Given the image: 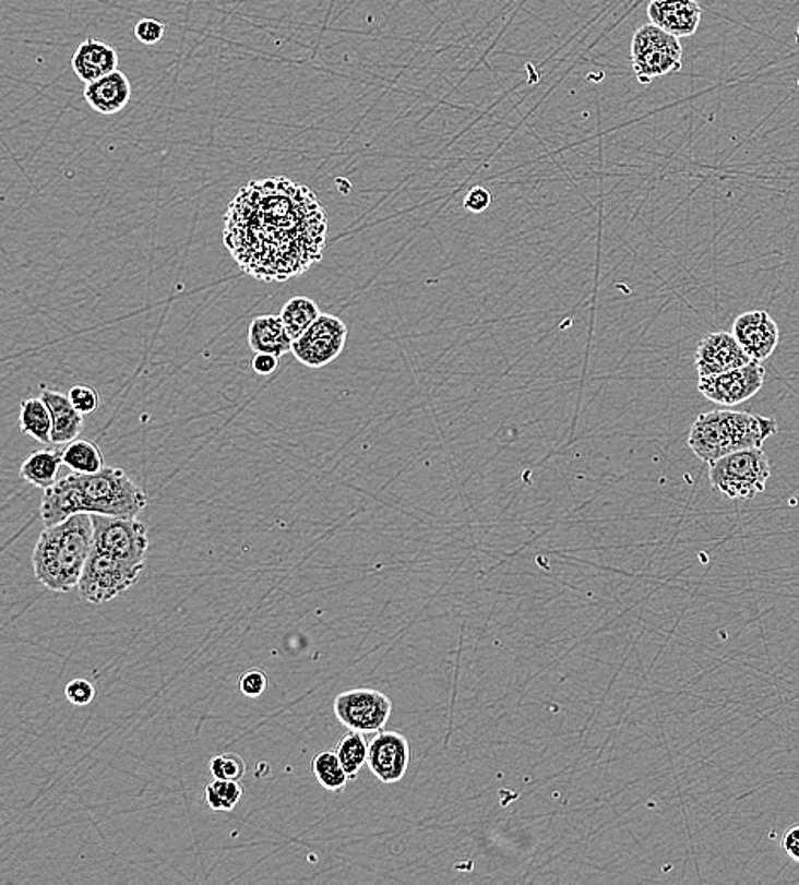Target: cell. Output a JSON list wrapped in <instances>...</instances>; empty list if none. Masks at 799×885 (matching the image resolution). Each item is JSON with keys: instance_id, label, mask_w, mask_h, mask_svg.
Wrapping results in <instances>:
<instances>
[{"instance_id": "7a4b0ae2", "label": "cell", "mask_w": 799, "mask_h": 885, "mask_svg": "<svg viewBox=\"0 0 799 885\" xmlns=\"http://www.w3.org/2000/svg\"><path fill=\"white\" fill-rule=\"evenodd\" d=\"M147 504V492L123 468L105 467L96 474L60 477L45 491L39 513L45 526H51L79 513L136 518Z\"/></svg>"}, {"instance_id": "f1b7e54d", "label": "cell", "mask_w": 799, "mask_h": 885, "mask_svg": "<svg viewBox=\"0 0 799 885\" xmlns=\"http://www.w3.org/2000/svg\"><path fill=\"white\" fill-rule=\"evenodd\" d=\"M65 698L72 705L84 707V705H90L96 698V689H94V684L90 680L75 678V680L67 683Z\"/></svg>"}, {"instance_id": "277c9868", "label": "cell", "mask_w": 799, "mask_h": 885, "mask_svg": "<svg viewBox=\"0 0 799 885\" xmlns=\"http://www.w3.org/2000/svg\"><path fill=\"white\" fill-rule=\"evenodd\" d=\"M777 431L774 418L741 410H713L697 416L687 443L697 458L713 464L730 453L762 449Z\"/></svg>"}, {"instance_id": "ac0fdd59", "label": "cell", "mask_w": 799, "mask_h": 885, "mask_svg": "<svg viewBox=\"0 0 799 885\" xmlns=\"http://www.w3.org/2000/svg\"><path fill=\"white\" fill-rule=\"evenodd\" d=\"M41 397L47 403L53 419L51 443L55 445H69L81 436L84 430V416L72 406L69 394L51 391L47 385H39Z\"/></svg>"}, {"instance_id": "d6a6232c", "label": "cell", "mask_w": 799, "mask_h": 885, "mask_svg": "<svg viewBox=\"0 0 799 885\" xmlns=\"http://www.w3.org/2000/svg\"><path fill=\"white\" fill-rule=\"evenodd\" d=\"M278 368V358L275 355H266V352H257L252 358V370L258 375H272L273 371Z\"/></svg>"}, {"instance_id": "5b68a950", "label": "cell", "mask_w": 799, "mask_h": 885, "mask_svg": "<svg viewBox=\"0 0 799 885\" xmlns=\"http://www.w3.org/2000/svg\"><path fill=\"white\" fill-rule=\"evenodd\" d=\"M773 465L762 449L741 450L709 464L714 491L728 499H753L767 488Z\"/></svg>"}, {"instance_id": "4dcf8cb0", "label": "cell", "mask_w": 799, "mask_h": 885, "mask_svg": "<svg viewBox=\"0 0 799 885\" xmlns=\"http://www.w3.org/2000/svg\"><path fill=\"white\" fill-rule=\"evenodd\" d=\"M133 33H135L136 39H139L140 43H144V45H156V43H159L160 39L164 38L166 26L156 20H142L135 24Z\"/></svg>"}, {"instance_id": "d4e9b609", "label": "cell", "mask_w": 799, "mask_h": 885, "mask_svg": "<svg viewBox=\"0 0 799 885\" xmlns=\"http://www.w3.org/2000/svg\"><path fill=\"white\" fill-rule=\"evenodd\" d=\"M311 768L322 789L330 790V792H343L346 789L349 778L336 751H321L315 754Z\"/></svg>"}, {"instance_id": "30bf717a", "label": "cell", "mask_w": 799, "mask_h": 885, "mask_svg": "<svg viewBox=\"0 0 799 885\" xmlns=\"http://www.w3.org/2000/svg\"><path fill=\"white\" fill-rule=\"evenodd\" d=\"M348 327L342 319L321 313L314 324L294 340L291 355L309 368H322L336 360L345 349Z\"/></svg>"}, {"instance_id": "9a60e30c", "label": "cell", "mask_w": 799, "mask_h": 885, "mask_svg": "<svg viewBox=\"0 0 799 885\" xmlns=\"http://www.w3.org/2000/svg\"><path fill=\"white\" fill-rule=\"evenodd\" d=\"M648 17L649 23L664 32L677 38H687L697 32L703 11L695 0H652Z\"/></svg>"}, {"instance_id": "ba28073f", "label": "cell", "mask_w": 799, "mask_h": 885, "mask_svg": "<svg viewBox=\"0 0 799 885\" xmlns=\"http://www.w3.org/2000/svg\"><path fill=\"white\" fill-rule=\"evenodd\" d=\"M391 714L392 701L379 690H348L334 701V716L348 731L375 734L384 729Z\"/></svg>"}, {"instance_id": "7c38bea8", "label": "cell", "mask_w": 799, "mask_h": 885, "mask_svg": "<svg viewBox=\"0 0 799 885\" xmlns=\"http://www.w3.org/2000/svg\"><path fill=\"white\" fill-rule=\"evenodd\" d=\"M412 763V744L408 738L396 731L375 732L369 742L370 772L385 785L397 784L408 774Z\"/></svg>"}, {"instance_id": "2e32d148", "label": "cell", "mask_w": 799, "mask_h": 885, "mask_svg": "<svg viewBox=\"0 0 799 885\" xmlns=\"http://www.w3.org/2000/svg\"><path fill=\"white\" fill-rule=\"evenodd\" d=\"M130 97L132 84L121 70H115L111 74L90 82L84 87V99L99 115H117L127 108Z\"/></svg>"}, {"instance_id": "3957f363", "label": "cell", "mask_w": 799, "mask_h": 885, "mask_svg": "<svg viewBox=\"0 0 799 885\" xmlns=\"http://www.w3.org/2000/svg\"><path fill=\"white\" fill-rule=\"evenodd\" d=\"M94 549L93 516H70L47 526L33 550V571L45 588L69 593L77 588L82 571Z\"/></svg>"}, {"instance_id": "83f0119b", "label": "cell", "mask_w": 799, "mask_h": 885, "mask_svg": "<svg viewBox=\"0 0 799 885\" xmlns=\"http://www.w3.org/2000/svg\"><path fill=\"white\" fill-rule=\"evenodd\" d=\"M69 398L72 406H74L82 416L96 412L99 406H102L99 392L94 391L93 387H87V385H75V387L70 388Z\"/></svg>"}, {"instance_id": "6da1fadb", "label": "cell", "mask_w": 799, "mask_h": 885, "mask_svg": "<svg viewBox=\"0 0 799 885\" xmlns=\"http://www.w3.org/2000/svg\"><path fill=\"white\" fill-rule=\"evenodd\" d=\"M224 244L242 273L264 283L303 275L322 260L327 218L314 191L290 179H254L237 191Z\"/></svg>"}, {"instance_id": "e575fe53", "label": "cell", "mask_w": 799, "mask_h": 885, "mask_svg": "<svg viewBox=\"0 0 799 885\" xmlns=\"http://www.w3.org/2000/svg\"><path fill=\"white\" fill-rule=\"evenodd\" d=\"M798 84H799V82H798Z\"/></svg>"}, {"instance_id": "e0dca14e", "label": "cell", "mask_w": 799, "mask_h": 885, "mask_svg": "<svg viewBox=\"0 0 799 885\" xmlns=\"http://www.w3.org/2000/svg\"><path fill=\"white\" fill-rule=\"evenodd\" d=\"M118 51L103 39L87 38L82 41L72 57V69L82 82L97 81L118 70Z\"/></svg>"}, {"instance_id": "f546056e", "label": "cell", "mask_w": 799, "mask_h": 885, "mask_svg": "<svg viewBox=\"0 0 799 885\" xmlns=\"http://www.w3.org/2000/svg\"><path fill=\"white\" fill-rule=\"evenodd\" d=\"M239 689L248 698H260L269 689V678L261 669H249L239 680Z\"/></svg>"}, {"instance_id": "4316f807", "label": "cell", "mask_w": 799, "mask_h": 885, "mask_svg": "<svg viewBox=\"0 0 799 885\" xmlns=\"http://www.w3.org/2000/svg\"><path fill=\"white\" fill-rule=\"evenodd\" d=\"M246 766L245 760L236 753L218 754L212 762H210V772L212 777L222 778V780L241 781L245 778Z\"/></svg>"}, {"instance_id": "ffe728a7", "label": "cell", "mask_w": 799, "mask_h": 885, "mask_svg": "<svg viewBox=\"0 0 799 885\" xmlns=\"http://www.w3.org/2000/svg\"><path fill=\"white\" fill-rule=\"evenodd\" d=\"M63 465V450H38L27 456L21 465V477L35 488L47 491L59 480L60 467Z\"/></svg>"}, {"instance_id": "4fadbf2b", "label": "cell", "mask_w": 799, "mask_h": 885, "mask_svg": "<svg viewBox=\"0 0 799 885\" xmlns=\"http://www.w3.org/2000/svg\"><path fill=\"white\" fill-rule=\"evenodd\" d=\"M749 363H752V360L743 351L737 337L734 336V333H725V331L707 334L701 339L697 351H695V370H697L699 379L722 375L726 371L746 367Z\"/></svg>"}, {"instance_id": "484cf974", "label": "cell", "mask_w": 799, "mask_h": 885, "mask_svg": "<svg viewBox=\"0 0 799 885\" xmlns=\"http://www.w3.org/2000/svg\"><path fill=\"white\" fill-rule=\"evenodd\" d=\"M242 785L239 781L214 778L205 787V802L212 811L230 812L241 801Z\"/></svg>"}, {"instance_id": "1f68e13d", "label": "cell", "mask_w": 799, "mask_h": 885, "mask_svg": "<svg viewBox=\"0 0 799 885\" xmlns=\"http://www.w3.org/2000/svg\"><path fill=\"white\" fill-rule=\"evenodd\" d=\"M491 193L486 190L485 186H474L470 188L469 193L464 198V206L473 213H482L491 206Z\"/></svg>"}, {"instance_id": "44dd1931", "label": "cell", "mask_w": 799, "mask_h": 885, "mask_svg": "<svg viewBox=\"0 0 799 885\" xmlns=\"http://www.w3.org/2000/svg\"><path fill=\"white\" fill-rule=\"evenodd\" d=\"M20 409L21 431L38 443H51L53 419L44 397L24 398Z\"/></svg>"}, {"instance_id": "8fae6325", "label": "cell", "mask_w": 799, "mask_h": 885, "mask_svg": "<svg viewBox=\"0 0 799 885\" xmlns=\"http://www.w3.org/2000/svg\"><path fill=\"white\" fill-rule=\"evenodd\" d=\"M765 368L759 361L726 371L722 375L699 379V392L718 406L734 407L746 403L764 387Z\"/></svg>"}, {"instance_id": "cb8c5ba5", "label": "cell", "mask_w": 799, "mask_h": 885, "mask_svg": "<svg viewBox=\"0 0 799 885\" xmlns=\"http://www.w3.org/2000/svg\"><path fill=\"white\" fill-rule=\"evenodd\" d=\"M63 465L77 474H96L106 467L99 446L86 440H75L65 446Z\"/></svg>"}, {"instance_id": "603a6c76", "label": "cell", "mask_w": 799, "mask_h": 885, "mask_svg": "<svg viewBox=\"0 0 799 885\" xmlns=\"http://www.w3.org/2000/svg\"><path fill=\"white\" fill-rule=\"evenodd\" d=\"M349 780H355L369 762V742L363 732L348 731L334 748Z\"/></svg>"}, {"instance_id": "836d02e7", "label": "cell", "mask_w": 799, "mask_h": 885, "mask_svg": "<svg viewBox=\"0 0 799 885\" xmlns=\"http://www.w3.org/2000/svg\"><path fill=\"white\" fill-rule=\"evenodd\" d=\"M780 847L789 854V859L799 863V824L798 826L789 827L788 832L784 833L783 839H780Z\"/></svg>"}, {"instance_id": "52a82bcc", "label": "cell", "mask_w": 799, "mask_h": 885, "mask_svg": "<svg viewBox=\"0 0 799 885\" xmlns=\"http://www.w3.org/2000/svg\"><path fill=\"white\" fill-rule=\"evenodd\" d=\"M683 50L680 38L655 24H644L631 41V65L640 84L682 70Z\"/></svg>"}, {"instance_id": "8992f818", "label": "cell", "mask_w": 799, "mask_h": 885, "mask_svg": "<svg viewBox=\"0 0 799 885\" xmlns=\"http://www.w3.org/2000/svg\"><path fill=\"white\" fill-rule=\"evenodd\" d=\"M144 569L145 562L124 561L94 547L79 581V595L87 603H108L139 583Z\"/></svg>"}, {"instance_id": "d6986e66", "label": "cell", "mask_w": 799, "mask_h": 885, "mask_svg": "<svg viewBox=\"0 0 799 885\" xmlns=\"http://www.w3.org/2000/svg\"><path fill=\"white\" fill-rule=\"evenodd\" d=\"M249 348L254 352L275 355L276 358L291 352L294 339L288 334L284 321L279 315L266 313L254 319L248 331Z\"/></svg>"}, {"instance_id": "7402d4cb", "label": "cell", "mask_w": 799, "mask_h": 885, "mask_svg": "<svg viewBox=\"0 0 799 885\" xmlns=\"http://www.w3.org/2000/svg\"><path fill=\"white\" fill-rule=\"evenodd\" d=\"M321 313L318 303L311 298L294 297L285 303L279 318L284 321L291 339L296 340L314 324Z\"/></svg>"}, {"instance_id": "5bb4252c", "label": "cell", "mask_w": 799, "mask_h": 885, "mask_svg": "<svg viewBox=\"0 0 799 885\" xmlns=\"http://www.w3.org/2000/svg\"><path fill=\"white\" fill-rule=\"evenodd\" d=\"M734 336L750 360H768L779 345V325L765 310L741 313L734 322Z\"/></svg>"}, {"instance_id": "9c48e42d", "label": "cell", "mask_w": 799, "mask_h": 885, "mask_svg": "<svg viewBox=\"0 0 799 885\" xmlns=\"http://www.w3.org/2000/svg\"><path fill=\"white\" fill-rule=\"evenodd\" d=\"M94 525V547L124 561L145 562L148 540L147 526L136 518L91 515Z\"/></svg>"}]
</instances>
